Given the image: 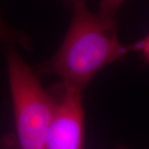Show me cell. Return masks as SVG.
Returning <instances> with one entry per match:
<instances>
[{
    "label": "cell",
    "mask_w": 149,
    "mask_h": 149,
    "mask_svg": "<svg viewBox=\"0 0 149 149\" xmlns=\"http://www.w3.org/2000/svg\"><path fill=\"white\" fill-rule=\"evenodd\" d=\"M130 53L118 39L115 19L92 13L86 3L73 6V16L58 51L40 67V72L54 74L61 85L83 91L108 65Z\"/></svg>",
    "instance_id": "obj_1"
},
{
    "label": "cell",
    "mask_w": 149,
    "mask_h": 149,
    "mask_svg": "<svg viewBox=\"0 0 149 149\" xmlns=\"http://www.w3.org/2000/svg\"><path fill=\"white\" fill-rule=\"evenodd\" d=\"M7 64L17 144L20 149H42L56 99L43 88L13 44L7 47Z\"/></svg>",
    "instance_id": "obj_2"
},
{
    "label": "cell",
    "mask_w": 149,
    "mask_h": 149,
    "mask_svg": "<svg viewBox=\"0 0 149 149\" xmlns=\"http://www.w3.org/2000/svg\"><path fill=\"white\" fill-rule=\"evenodd\" d=\"M82 93L61 85L42 149H83L85 113Z\"/></svg>",
    "instance_id": "obj_3"
},
{
    "label": "cell",
    "mask_w": 149,
    "mask_h": 149,
    "mask_svg": "<svg viewBox=\"0 0 149 149\" xmlns=\"http://www.w3.org/2000/svg\"><path fill=\"white\" fill-rule=\"evenodd\" d=\"M0 42H5L8 45L18 43L27 47V39L21 32L13 30L6 24L0 13Z\"/></svg>",
    "instance_id": "obj_4"
},
{
    "label": "cell",
    "mask_w": 149,
    "mask_h": 149,
    "mask_svg": "<svg viewBox=\"0 0 149 149\" xmlns=\"http://www.w3.org/2000/svg\"><path fill=\"white\" fill-rule=\"evenodd\" d=\"M126 0H100V14L109 19H115L118 11Z\"/></svg>",
    "instance_id": "obj_5"
},
{
    "label": "cell",
    "mask_w": 149,
    "mask_h": 149,
    "mask_svg": "<svg viewBox=\"0 0 149 149\" xmlns=\"http://www.w3.org/2000/svg\"><path fill=\"white\" fill-rule=\"evenodd\" d=\"M130 52L139 53L145 62L149 63V32L142 39L131 45H128Z\"/></svg>",
    "instance_id": "obj_6"
},
{
    "label": "cell",
    "mask_w": 149,
    "mask_h": 149,
    "mask_svg": "<svg viewBox=\"0 0 149 149\" xmlns=\"http://www.w3.org/2000/svg\"><path fill=\"white\" fill-rule=\"evenodd\" d=\"M0 149H20L14 134H7L0 141Z\"/></svg>",
    "instance_id": "obj_7"
},
{
    "label": "cell",
    "mask_w": 149,
    "mask_h": 149,
    "mask_svg": "<svg viewBox=\"0 0 149 149\" xmlns=\"http://www.w3.org/2000/svg\"><path fill=\"white\" fill-rule=\"evenodd\" d=\"M70 3H71L72 6L75 5L77 3H86V0H67Z\"/></svg>",
    "instance_id": "obj_8"
},
{
    "label": "cell",
    "mask_w": 149,
    "mask_h": 149,
    "mask_svg": "<svg viewBox=\"0 0 149 149\" xmlns=\"http://www.w3.org/2000/svg\"><path fill=\"white\" fill-rule=\"evenodd\" d=\"M118 149H128V148H125V147H119V148H118Z\"/></svg>",
    "instance_id": "obj_9"
}]
</instances>
